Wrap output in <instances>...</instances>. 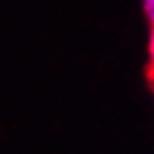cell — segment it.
<instances>
[{"label": "cell", "mask_w": 154, "mask_h": 154, "mask_svg": "<svg viewBox=\"0 0 154 154\" xmlns=\"http://www.w3.org/2000/svg\"><path fill=\"white\" fill-rule=\"evenodd\" d=\"M147 81L154 85V29L147 40Z\"/></svg>", "instance_id": "obj_1"}, {"label": "cell", "mask_w": 154, "mask_h": 154, "mask_svg": "<svg viewBox=\"0 0 154 154\" xmlns=\"http://www.w3.org/2000/svg\"><path fill=\"white\" fill-rule=\"evenodd\" d=\"M141 7H143V16H145L147 25L154 29V0H141Z\"/></svg>", "instance_id": "obj_2"}]
</instances>
